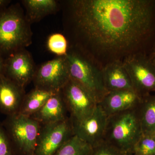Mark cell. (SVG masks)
Instances as JSON below:
<instances>
[{"label":"cell","instance_id":"1","mask_svg":"<svg viewBox=\"0 0 155 155\" xmlns=\"http://www.w3.org/2000/svg\"><path fill=\"white\" fill-rule=\"evenodd\" d=\"M69 47L102 69L132 55L149 56L155 46V0L64 2Z\"/></svg>","mask_w":155,"mask_h":155},{"label":"cell","instance_id":"2","mask_svg":"<svg viewBox=\"0 0 155 155\" xmlns=\"http://www.w3.org/2000/svg\"><path fill=\"white\" fill-rule=\"evenodd\" d=\"M30 24L19 5L0 10V54L4 59L31 45Z\"/></svg>","mask_w":155,"mask_h":155},{"label":"cell","instance_id":"3","mask_svg":"<svg viewBox=\"0 0 155 155\" xmlns=\"http://www.w3.org/2000/svg\"><path fill=\"white\" fill-rule=\"evenodd\" d=\"M139 105L108 118L104 141L127 155L131 154L134 147L143 134Z\"/></svg>","mask_w":155,"mask_h":155},{"label":"cell","instance_id":"4","mask_svg":"<svg viewBox=\"0 0 155 155\" xmlns=\"http://www.w3.org/2000/svg\"><path fill=\"white\" fill-rule=\"evenodd\" d=\"M65 57L70 79L87 90L99 104L109 92L104 85L102 69L74 48L69 47Z\"/></svg>","mask_w":155,"mask_h":155},{"label":"cell","instance_id":"5","mask_svg":"<svg viewBox=\"0 0 155 155\" xmlns=\"http://www.w3.org/2000/svg\"><path fill=\"white\" fill-rule=\"evenodd\" d=\"M3 125L16 155H35L41 125L33 118L17 114L6 116Z\"/></svg>","mask_w":155,"mask_h":155},{"label":"cell","instance_id":"6","mask_svg":"<svg viewBox=\"0 0 155 155\" xmlns=\"http://www.w3.org/2000/svg\"><path fill=\"white\" fill-rule=\"evenodd\" d=\"M134 89L142 97L155 92V67L148 55H132L122 61Z\"/></svg>","mask_w":155,"mask_h":155},{"label":"cell","instance_id":"7","mask_svg":"<svg viewBox=\"0 0 155 155\" xmlns=\"http://www.w3.org/2000/svg\"><path fill=\"white\" fill-rule=\"evenodd\" d=\"M61 92L70 118L74 121H80L88 117L98 104L87 90L71 79Z\"/></svg>","mask_w":155,"mask_h":155},{"label":"cell","instance_id":"8","mask_svg":"<svg viewBox=\"0 0 155 155\" xmlns=\"http://www.w3.org/2000/svg\"><path fill=\"white\" fill-rule=\"evenodd\" d=\"M74 135L72 119L41 125L35 155H54Z\"/></svg>","mask_w":155,"mask_h":155},{"label":"cell","instance_id":"9","mask_svg":"<svg viewBox=\"0 0 155 155\" xmlns=\"http://www.w3.org/2000/svg\"><path fill=\"white\" fill-rule=\"evenodd\" d=\"M66 57H58L44 63L36 69L33 81L35 87L58 92L69 81Z\"/></svg>","mask_w":155,"mask_h":155},{"label":"cell","instance_id":"10","mask_svg":"<svg viewBox=\"0 0 155 155\" xmlns=\"http://www.w3.org/2000/svg\"><path fill=\"white\" fill-rule=\"evenodd\" d=\"M108 118L98 104L94 110L88 117L80 121H74L71 119L74 135L94 148L104 141Z\"/></svg>","mask_w":155,"mask_h":155},{"label":"cell","instance_id":"11","mask_svg":"<svg viewBox=\"0 0 155 155\" xmlns=\"http://www.w3.org/2000/svg\"><path fill=\"white\" fill-rule=\"evenodd\" d=\"M36 70L30 53L23 49L5 59L3 74L25 88L33 81Z\"/></svg>","mask_w":155,"mask_h":155},{"label":"cell","instance_id":"12","mask_svg":"<svg viewBox=\"0 0 155 155\" xmlns=\"http://www.w3.org/2000/svg\"><path fill=\"white\" fill-rule=\"evenodd\" d=\"M142 97L134 90H123L109 92L98 104L109 116L137 107Z\"/></svg>","mask_w":155,"mask_h":155},{"label":"cell","instance_id":"13","mask_svg":"<svg viewBox=\"0 0 155 155\" xmlns=\"http://www.w3.org/2000/svg\"><path fill=\"white\" fill-rule=\"evenodd\" d=\"M26 94L21 87L0 74V113L6 116L19 114Z\"/></svg>","mask_w":155,"mask_h":155},{"label":"cell","instance_id":"14","mask_svg":"<svg viewBox=\"0 0 155 155\" xmlns=\"http://www.w3.org/2000/svg\"><path fill=\"white\" fill-rule=\"evenodd\" d=\"M67 109L61 92L52 95L31 118L41 125L61 122L68 119Z\"/></svg>","mask_w":155,"mask_h":155},{"label":"cell","instance_id":"15","mask_svg":"<svg viewBox=\"0 0 155 155\" xmlns=\"http://www.w3.org/2000/svg\"><path fill=\"white\" fill-rule=\"evenodd\" d=\"M102 74L104 85L108 92L134 90L130 77L121 61L107 64L102 69Z\"/></svg>","mask_w":155,"mask_h":155},{"label":"cell","instance_id":"16","mask_svg":"<svg viewBox=\"0 0 155 155\" xmlns=\"http://www.w3.org/2000/svg\"><path fill=\"white\" fill-rule=\"evenodd\" d=\"M22 2L25 9V17L30 24L54 13L59 7L58 3L54 0H25Z\"/></svg>","mask_w":155,"mask_h":155},{"label":"cell","instance_id":"17","mask_svg":"<svg viewBox=\"0 0 155 155\" xmlns=\"http://www.w3.org/2000/svg\"><path fill=\"white\" fill-rule=\"evenodd\" d=\"M55 93L35 87L25 94L19 114L31 117L39 110L47 101Z\"/></svg>","mask_w":155,"mask_h":155},{"label":"cell","instance_id":"18","mask_svg":"<svg viewBox=\"0 0 155 155\" xmlns=\"http://www.w3.org/2000/svg\"><path fill=\"white\" fill-rule=\"evenodd\" d=\"M139 111L142 133H155V94L143 98Z\"/></svg>","mask_w":155,"mask_h":155},{"label":"cell","instance_id":"19","mask_svg":"<svg viewBox=\"0 0 155 155\" xmlns=\"http://www.w3.org/2000/svg\"><path fill=\"white\" fill-rule=\"evenodd\" d=\"M93 152L91 146L74 135L54 155H92Z\"/></svg>","mask_w":155,"mask_h":155},{"label":"cell","instance_id":"20","mask_svg":"<svg viewBox=\"0 0 155 155\" xmlns=\"http://www.w3.org/2000/svg\"><path fill=\"white\" fill-rule=\"evenodd\" d=\"M130 155H155V133L143 134Z\"/></svg>","mask_w":155,"mask_h":155},{"label":"cell","instance_id":"21","mask_svg":"<svg viewBox=\"0 0 155 155\" xmlns=\"http://www.w3.org/2000/svg\"><path fill=\"white\" fill-rule=\"evenodd\" d=\"M47 47L51 52L58 56L66 55L69 49V42L67 38L61 33H54L49 36Z\"/></svg>","mask_w":155,"mask_h":155},{"label":"cell","instance_id":"22","mask_svg":"<svg viewBox=\"0 0 155 155\" xmlns=\"http://www.w3.org/2000/svg\"><path fill=\"white\" fill-rule=\"evenodd\" d=\"M0 155H16L8 133L0 120Z\"/></svg>","mask_w":155,"mask_h":155},{"label":"cell","instance_id":"23","mask_svg":"<svg viewBox=\"0 0 155 155\" xmlns=\"http://www.w3.org/2000/svg\"><path fill=\"white\" fill-rule=\"evenodd\" d=\"M92 155H127L122 152L116 147L107 142L101 143L93 148Z\"/></svg>","mask_w":155,"mask_h":155},{"label":"cell","instance_id":"24","mask_svg":"<svg viewBox=\"0 0 155 155\" xmlns=\"http://www.w3.org/2000/svg\"><path fill=\"white\" fill-rule=\"evenodd\" d=\"M5 60L4 58L0 54V74H3L4 72Z\"/></svg>","mask_w":155,"mask_h":155},{"label":"cell","instance_id":"25","mask_svg":"<svg viewBox=\"0 0 155 155\" xmlns=\"http://www.w3.org/2000/svg\"><path fill=\"white\" fill-rule=\"evenodd\" d=\"M11 2L10 1L6 0H0V10L6 7H8V5Z\"/></svg>","mask_w":155,"mask_h":155},{"label":"cell","instance_id":"26","mask_svg":"<svg viewBox=\"0 0 155 155\" xmlns=\"http://www.w3.org/2000/svg\"><path fill=\"white\" fill-rule=\"evenodd\" d=\"M150 59V60H151L152 59H153V58H154L155 57V46L154 48L153 49L151 53V54H150L149 56Z\"/></svg>","mask_w":155,"mask_h":155},{"label":"cell","instance_id":"27","mask_svg":"<svg viewBox=\"0 0 155 155\" xmlns=\"http://www.w3.org/2000/svg\"><path fill=\"white\" fill-rule=\"evenodd\" d=\"M153 64L154 65V66L155 67V57L154 58H153V59H152L151 60Z\"/></svg>","mask_w":155,"mask_h":155}]
</instances>
